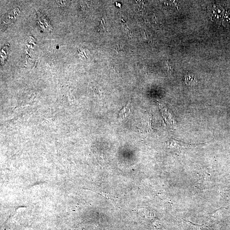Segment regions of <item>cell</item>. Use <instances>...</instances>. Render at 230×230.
Wrapping results in <instances>:
<instances>
[{"label":"cell","mask_w":230,"mask_h":230,"mask_svg":"<svg viewBox=\"0 0 230 230\" xmlns=\"http://www.w3.org/2000/svg\"><path fill=\"white\" fill-rule=\"evenodd\" d=\"M20 14V10L18 8H15L9 11L4 15L1 21V30L5 31L12 25Z\"/></svg>","instance_id":"obj_1"},{"label":"cell","mask_w":230,"mask_h":230,"mask_svg":"<svg viewBox=\"0 0 230 230\" xmlns=\"http://www.w3.org/2000/svg\"><path fill=\"white\" fill-rule=\"evenodd\" d=\"M37 16L38 24L43 31L45 32H50L52 30L53 27L49 20L46 18V16L40 13H37Z\"/></svg>","instance_id":"obj_2"},{"label":"cell","mask_w":230,"mask_h":230,"mask_svg":"<svg viewBox=\"0 0 230 230\" xmlns=\"http://www.w3.org/2000/svg\"><path fill=\"white\" fill-rule=\"evenodd\" d=\"M130 108V105L129 104H127L121 110L119 113V119H123L128 115L131 111Z\"/></svg>","instance_id":"obj_3"},{"label":"cell","mask_w":230,"mask_h":230,"mask_svg":"<svg viewBox=\"0 0 230 230\" xmlns=\"http://www.w3.org/2000/svg\"><path fill=\"white\" fill-rule=\"evenodd\" d=\"M9 47L8 45H5L3 46L1 51V64H4L7 57Z\"/></svg>","instance_id":"obj_4"},{"label":"cell","mask_w":230,"mask_h":230,"mask_svg":"<svg viewBox=\"0 0 230 230\" xmlns=\"http://www.w3.org/2000/svg\"><path fill=\"white\" fill-rule=\"evenodd\" d=\"M185 83L188 85H194L197 83L195 78L192 75H187L185 77Z\"/></svg>","instance_id":"obj_5"},{"label":"cell","mask_w":230,"mask_h":230,"mask_svg":"<svg viewBox=\"0 0 230 230\" xmlns=\"http://www.w3.org/2000/svg\"><path fill=\"white\" fill-rule=\"evenodd\" d=\"M88 50L87 49H80L78 50V55L82 59L86 60L88 58Z\"/></svg>","instance_id":"obj_6"},{"label":"cell","mask_w":230,"mask_h":230,"mask_svg":"<svg viewBox=\"0 0 230 230\" xmlns=\"http://www.w3.org/2000/svg\"><path fill=\"white\" fill-rule=\"evenodd\" d=\"M115 50L117 52L119 53L120 52H122V49L121 46H120L119 45H116L115 46Z\"/></svg>","instance_id":"obj_7"},{"label":"cell","mask_w":230,"mask_h":230,"mask_svg":"<svg viewBox=\"0 0 230 230\" xmlns=\"http://www.w3.org/2000/svg\"><path fill=\"white\" fill-rule=\"evenodd\" d=\"M67 1H57L56 2H57V4H59V5H60V6H64V5H65V4H66L67 3Z\"/></svg>","instance_id":"obj_8"}]
</instances>
